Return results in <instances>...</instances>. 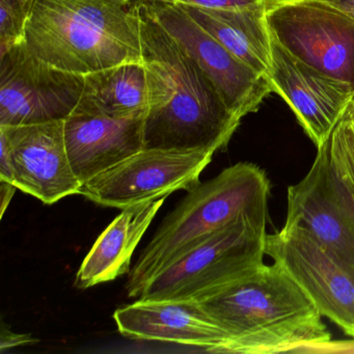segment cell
<instances>
[{"mask_svg":"<svg viewBox=\"0 0 354 354\" xmlns=\"http://www.w3.org/2000/svg\"><path fill=\"white\" fill-rule=\"evenodd\" d=\"M118 330L138 341L169 342L221 353L227 337L196 300L138 299L113 314Z\"/></svg>","mask_w":354,"mask_h":354,"instance_id":"obj_15","label":"cell"},{"mask_svg":"<svg viewBox=\"0 0 354 354\" xmlns=\"http://www.w3.org/2000/svg\"><path fill=\"white\" fill-rule=\"evenodd\" d=\"M267 221L242 215L155 275L138 299L200 301L248 277L265 264Z\"/></svg>","mask_w":354,"mask_h":354,"instance_id":"obj_5","label":"cell"},{"mask_svg":"<svg viewBox=\"0 0 354 354\" xmlns=\"http://www.w3.org/2000/svg\"><path fill=\"white\" fill-rule=\"evenodd\" d=\"M198 302L227 335L221 353L301 354L331 339L316 304L275 262Z\"/></svg>","mask_w":354,"mask_h":354,"instance_id":"obj_2","label":"cell"},{"mask_svg":"<svg viewBox=\"0 0 354 354\" xmlns=\"http://www.w3.org/2000/svg\"><path fill=\"white\" fill-rule=\"evenodd\" d=\"M165 198L123 209L103 231L82 261L75 285L88 289L130 272L132 254Z\"/></svg>","mask_w":354,"mask_h":354,"instance_id":"obj_16","label":"cell"},{"mask_svg":"<svg viewBox=\"0 0 354 354\" xmlns=\"http://www.w3.org/2000/svg\"><path fill=\"white\" fill-rule=\"evenodd\" d=\"M161 26L194 59L230 111L243 119L256 113L273 93L269 78L261 75L227 50L179 3L145 0Z\"/></svg>","mask_w":354,"mask_h":354,"instance_id":"obj_10","label":"cell"},{"mask_svg":"<svg viewBox=\"0 0 354 354\" xmlns=\"http://www.w3.org/2000/svg\"><path fill=\"white\" fill-rule=\"evenodd\" d=\"M354 21V0H324Z\"/></svg>","mask_w":354,"mask_h":354,"instance_id":"obj_26","label":"cell"},{"mask_svg":"<svg viewBox=\"0 0 354 354\" xmlns=\"http://www.w3.org/2000/svg\"><path fill=\"white\" fill-rule=\"evenodd\" d=\"M84 77L82 95L107 115L128 118L148 113V84L142 62L123 63Z\"/></svg>","mask_w":354,"mask_h":354,"instance_id":"obj_18","label":"cell"},{"mask_svg":"<svg viewBox=\"0 0 354 354\" xmlns=\"http://www.w3.org/2000/svg\"><path fill=\"white\" fill-rule=\"evenodd\" d=\"M0 181L13 183L14 171L11 150L7 140L0 136Z\"/></svg>","mask_w":354,"mask_h":354,"instance_id":"obj_24","label":"cell"},{"mask_svg":"<svg viewBox=\"0 0 354 354\" xmlns=\"http://www.w3.org/2000/svg\"><path fill=\"white\" fill-rule=\"evenodd\" d=\"M0 136L11 150L13 184L18 189L47 205L80 194L82 183L68 156L65 122L0 126Z\"/></svg>","mask_w":354,"mask_h":354,"instance_id":"obj_13","label":"cell"},{"mask_svg":"<svg viewBox=\"0 0 354 354\" xmlns=\"http://www.w3.org/2000/svg\"><path fill=\"white\" fill-rule=\"evenodd\" d=\"M140 0H38L26 43L55 68L88 75L142 62Z\"/></svg>","mask_w":354,"mask_h":354,"instance_id":"obj_3","label":"cell"},{"mask_svg":"<svg viewBox=\"0 0 354 354\" xmlns=\"http://www.w3.org/2000/svg\"><path fill=\"white\" fill-rule=\"evenodd\" d=\"M147 115L113 117L82 95L64 121L68 156L82 184L145 148Z\"/></svg>","mask_w":354,"mask_h":354,"instance_id":"obj_14","label":"cell"},{"mask_svg":"<svg viewBox=\"0 0 354 354\" xmlns=\"http://www.w3.org/2000/svg\"><path fill=\"white\" fill-rule=\"evenodd\" d=\"M18 188L10 182L0 181V216L3 217Z\"/></svg>","mask_w":354,"mask_h":354,"instance_id":"obj_25","label":"cell"},{"mask_svg":"<svg viewBox=\"0 0 354 354\" xmlns=\"http://www.w3.org/2000/svg\"><path fill=\"white\" fill-rule=\"evenodd\" d=\"M84 86V75L39 59L24 40L0 55V126L65 121Z\"/></svg>","mask_w":354,"mask_h":354,"instance_id":"obj_7","label":"cell"},{"mask_svg":"<svg viewBox=\"0 0 354 354\" xmlns=\"http://www.w3.org/2000/svg\"><path fill=\"white\" fill-rule=\"evenodd\" d=\"M348 111H349L350 115H351L352 121L354 123V100L352 101L351 104L348 107Z\"/></svg>","mask_w":354,"mask_h":354,"instance_id":"obj_28","label":"cell"},{"mask_svg":"<svg viewBox=\"0 0 354 354\" xmlns=\"http://www.w3.org/2000/svg\"><path fill=\"white\" fill-rule=\"evenodd\" d=\"M327 142L333 167L354 196V123L348 109Z\"/></svg>","mask_w":354,"mask_h":354,"instance_id":"obj_19","label":"cell"},{"mask_svg":"<svg viewBox=\"0 0 354 354\" xmlns=\"http://www.w3.org/2000/svg\"><path fill=\"white\" fill-rule=\"evenodd\" d=\"M271 37L292 55L354 90V21L324 0H271Z\"/></svg>","mask_w":354,"mask_h":354,"instance_id":"obj_6","label":"cell"},{"mask_svg":"<svg viewBox=\"0 0 354 354\" xmlns=\"http://www.w3.org/2000/svg\"><path fill=\"white\" fill-rule=\"evenodd\" d=\"M268 3L233 9L179 5L227 50L257 73L268 77L272 43L266 21Z\"/></svg>","mask_w":354,"mask_h":354,"instance_id":"obj_17","label":"cell"},{"mask_svg":"<svg viewBox=\"0 0 354 354\" xmlns=\"http://www.w3.org/2000/svg\"><path fill=\"white\" fill-rule=\"evenodd\" d=\"M140 16L149 94L145 148L213 153L225 148L241 119L145 0L140 1Z\"/></svg>","mask_w":354,"mask_h":354,"instance_id":"obj_1","label":"cell"},{"mask_svg":"<svg viewBox=\"0 0 354 354\" xmlns=\"http://www.w3.org/2000/svg\"><path fill=\"white\" fill-rule=\"evenodd\" d=\"M286 219L322 242L354 277V196L333 167L328 142L317 148L308 173L288 188Z\"/></svg>","mask_w":354,"mask_h":354,"instance_id":"obj_11","label":"cell"},{"mask_svg":"<svg viewBox=\"0 0 354 354\" xmlns=\"http://www.w3.org/2000/svg\"><path fill=\"white\" fill-rule=\"evenodd\" d=\"M16 1L21 6L22 10L30 17V13H32V9H34L35 5H36L38 0H16Z\"/></svg>","mask_w":354,"mask_h":354,"instance_id":"obj_27","label":"cell"},{"mask_svg":"<svg viewBox=\"0 0 354 354\" xmlns=\"http://www.w3.org/2000/svg\"><path fill=\"white\" fill-rule=\"evenodd\" d=\"M270 182L254 163L240 162L188 192L165 219L128 273V297L198 244L242 215L268 218Z\"/></svg>","mask_w":354,"mask_h":354,"instance_id":"obj_4","label":"cell"},{"mask_svg":"<svg viewBox=\"0 0 354 354\" xmlns=\"http://www.w3.org/2000/svg\"><path fill=\"white\" fill-rule=\"evenodd\" d=\"M28 19L16 0H0V55L26 40Z\"/></svg>","mask_w":354,"mask_h":354,"instance_id":"obj_20","label":"cell"},{"mask_svg":"<svg viewBox=\"0 0 354 354\" xmlns=\"http://www.w3.org/2000/svg\"><path fill=\"white\" fill-rule=\"evenodd\" d=\"M269 82L295 113L317 148L331 132L354 100L351 86L335 80L292 55L271 37Z\"/></svg>","mask_w":354,"mask_h":354,"instance_id":"obj_12","label":"cell"},{"mask_svg":"<svg viewBox=\"0 0 354 354\" xmlns=\"http://www.w3.org/2000/svg\"><path fill=\"white\" fill-rule=\"evenodd\" d=\"M266 254L291 275L323 317L354 337V277L322 242L286 219L279 231L267 235Z\"/></svg>","mask_w":354,"mask_h":354,"instance_id":"obj_9","label":"cell"},{"mask_svg":"<svg viewBox=\"0 0 354 354\" xmlns=\"http://www.w3.org/2000/svg\"><path fill=\"white\" fill-rule=\"evenodd\" d=\"M354 354V337L351 339H341V341L325 342L308 346L301 354Z\"/></svg>","mask_w":354,"mask_h":354,"instance_id":"obj_22","label":"cell"},{"mask_svg":"<svg viewBox=\"0 0 354 354\" xmlns=\"http://www.w3.org/2000/svg\"><path fill=\"white\" fill-rule=\"evenodd\" d=\"M214 153L204 150L142 149L82 184L80 194L103 207L126 209L167 198L200 184Z\"/></svg>","mask_w":354,"mask_h":354,"instance_id":"obj_8","label":"cell"},{"mask_svg":"<svg viewBox=\"0 0 354 354\" xmlns=\"http://www.w3.org/2000/svg\"><path fill=\"white\" fill-rule=\"evenodd\" d=\"M38 339H35L32 335H24V333H16L10 329H1L0 335V350L12 349V348L19 347L22 345H28V344L36 343Z\"/></svg>","mask_w":354,"mask_h":354,"instance_id":"obj_23","label":"cell"},{"mask_svg":"<svg viewBox=\"0 0 354 354\" xmlns=\"http://www.w3.org/2000/svg\"><path fill=\"white\" fill-rule=\"evenodd\" d=\"M165 3L198 6L210 9H233V8L252 7L261 3H270L271 0H159Z\"/></svg>","mask_w":354,"mask_h":354,"instance_id":"obj_21","label":"cell"}]
</instances>
